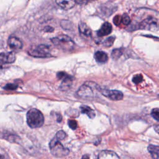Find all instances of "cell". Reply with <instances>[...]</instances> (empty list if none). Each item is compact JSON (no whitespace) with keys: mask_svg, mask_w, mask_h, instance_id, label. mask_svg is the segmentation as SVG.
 I'll use <instances>...</instances> for the list:
<instances>
[{"mask_svg":"<svg viewBox=\"0 0 159 159\" xmlns=\"http://www.w3.org/2000/svg\"><path fill=\"white\" fill-rule=\"evenodd\" d=\"M101 94L107 98H109L113 101L122 100L124 98L123 93L118 90H108V89H101Z\"/></svg>","mask_w":159,"mask_h":159,"instance_id":"ba28073f","label":"cell"},{"mask_svg":"<svg viewBox=\"0 0 159 159\" xmlns=\"http://www.w3.org/2000/svg\"><path fill=\"white\" fill-rule=\"evenodd\" d=\"M55 2L60 7H61L62 9L65 10H68L71 9L75 6V1L57 0Z\"/></svg>","mask_w":159,"mask_h":159,"instance_id":"9a60e30c","label":"cell"},{"mask_svg":"<svg viewBox=\"0 0 159 159\" xmlns=\"http://www.w3.org/2000/svg\"><path fill=\"white\" fill-rule=\"evenodd\" d=\"M154 128H155V130H156V132L158 133V125H156L155 126H154Z\"/></svg>","mask_w":159,"mask_h":159,"instance_id":"f1b7e54d","label":"cell"},{"mask_svg":"<svg viewBox=\"0 0 159 159\" xmlns=\"http://www.w3.org/2000/svg\"><path fill=\"white\" fill-rule=\"evenodd\" d=\"M148 151L151 154L153 159H158V152L159 148L158 145H149L148 146Z\"/></svg>","mask_w":159,"mask_h":159,"instance_id":"e0dca14e","label":"cell"},{"mask_svg":"<svg viewBox=\"0 0 159 159\" xmlns=\"http://www.w3.org/2000/svg\"><path fill=\"white\" fill-rule=\"evenodd\" d=\"M142 80H143V77L141 75H137L133 77L132 81L134 83H135V84H138V83H140L142 81Z\"/></svg>","mask_w":159,"mask_h":159,"instance_id":"d4e9b609","label":"cell"},{"mask_svg":"<svg viewBox=\"0 0 159 159\" xmlns=\"http://www.w3.org/2000/svg\"><path fill=\"white\" fill-rule=\"evenodd\" d=\"M44 122L43 114L38 109H30L27 113V123L31 128L40 127Z\"/></svg>","mask_w":159,"mask_h":159,"instance_id":"3957f363","label":"cell"},{"mask_svg":"<svg viewBox=\"0 0 159 159\" xmlns=\"http://www.w3.org/2000/svg\"><path fill=\"white\" fill-rule=\"evenodd\" d=\"M81 159H89V156L88 155H84L83 156Z\"/></svg>","mask_w":159,"mask_h":159,"instance_id":"83f0119b","label":"cell"},{"mask_svg":"<svg viewBox=\"0 0 159 159\" xmlns=\"http://www.w3.org/2000/svg\"><path fill=\"white\" fill-rule=\"evenodd\" d=\"M101 88L97 83L93 81H86L80 87L77 94L81 98H94L98 93L101 92Z\"/></svg>","mask_w":159,"mask_h":159,"instance_id":"7a4b0ae2","label":"cell"},{"mask_svg":"<svg viewBox=\"0 0 159 159\" xmlns=\"http://www.w3.org/2000/svg\"><path fill=\"white\" fill-rule=\"evenodd\" d=\"M49 148L51 153L57 157H63L70 153V150L67 148H65L56 137L52 139L50 142Z\"/></svg>","mask_w":159,"mask_h":159,"instance_id":"5b68a950","label":"cell"},{"mask_svg":"<svg viewBox=\"0 0 159 159\" xmlns=\"http://www.w3.org/2000/svg\"><path fill=\"white\" fill-rule=\"evenodd\" d=\"M136 20L132 22L134 29H144L155 31L158 28V13L148 9H138L135 14Z\"/></svg>","mask_w":159,"mask_h":159,"instance_id":"6da1fadb","label":"cell"},{"mask_svg":"<svg viewBox=\"0 0 159 159\" xmlns=\"http://www.w3.org/2000/svg\"><path fill=\"white\" fill-rule=\"evenodd\" d=\"M152 117L155 119L157 121H158L159 119V109L158 108L153 109L151 112Z\"/></svg>","mask_w":159,"mask_h":159,"instance_id":"44dd1931","label":"cell"},{"mask_svg":"<svg viewBox=\"0 0 159 159\" xmlns=\"http://www.w3.org/2000/svg\"><path fill=\"white\" fill-rule=\"evenodd\" d=\"M80 110L83 114H86L91 119H93L95 117V112L88 106L81 105L80 106Z\"/></svg>","mask_w":159,"mask_h":159,"instance_id":"2e32d148","label":"cell"},{"mask_svg":"<svg viewBox=\"0 0 159 159\" xmlns=\"http://www.w3.org/2000/svg\"><path fill=\"white\" fill-rule=\"evenodd\" d=\"M112 30V27L111 24L108 22H106L102 24L99 30H98L97 35L99 37L107 35L111 33Z\"/></svg>","mask_w":159,"mask_h":159,"instance_id":"7c38bea8","label":"cell"},{"mask_svg":"<svg viewBox=\"0 0 159 159\" xmlns=\"http://www.w3.org/2000/svg\"><path fill=\"white\" fill-rule=\"evenodd\" d=\"M120 22L125 25H129L130 23V19L129 16L127 14H124L122 15V16L120 18Z\"/></svg>","mask_w":159,"mask_h":159,"instance_id":"d6986e66","label":"cell"},{"mask_svg":"<svg viewBox=\"0 0 159 159\" xmlns=\"http://www.w3.org/2000/svg\"><path fill=\"white\" fill-rule=\"evenodd\" d=\"M122 55V51L120 49H114L111 53V57L114 60H117Z\"/></svg>","mask_w":159,"mask_h":159,"instance_id":"ac0fdd59","label":"cell"},{"mask_svg":"<svg viewBox=\"0 0 159 159\" xmlns=\"http://www.w3.org/2000/svg\"><path fill=\"white\" fill-rule=\"evenodd\" d=\"M45 31L46 32H53V29L50 26H47L45 28Z\"/></svg>","mask_w":159,"mask_h":159,"instance_id":"484cf974","label":"cell"},{"mask_svg":"<svg viewBox=\"0 0 159 159\" xmlns=\"http://www.w3.org/2000/svg\"><path fill=\"white\" fill-rule=\"evenodd\" d=\"M114 39H115L114 37H109L104 40V42H103V45L105 47H111L112 45L114 42Z\"/></svg>","mask_w":159,"mask_h":159,"instance_id":"ffe728a7","label":"cell"},{"mask_svg":"<svg viewBox=\"0 0 159 159\" xmlns=\"http://www.w3.org/2000/svg\"><path fill=\"white\" fill-rule=\"evenodd\" d=\"M16 58V54L14 52H9L6 53H0V64L12 63L15 61Z\"/></svg>","mask_w":159,"mask_h":159,"instance_id":"9c48e42d","label":"cell"},{"mask_svg":"<svg viewBox=\"0 0 159 159\" xmlns=\"http://www.w3.org/2000/svg\"><path fill=\"white\" fill-rule=\"evenodd\" d=\"M68 126L73 130L76 129L77 127V122L75 120H73V119L68 120Z\"/></svg>","mask_w":159,"mask_h":159,"instance_id":"cb8c5ba5","label":"cell"},{"mask_svg":"<svg viewBox=\"0 0 159 159\" xmlns=\"http://www.w3.org/2000/svg\"><path fill=\"white\" fill-rule=\"evenodd\" d=\"M57 122H60L61 121V119H62V117H61V116L60 114H58L57 115Z\"/></svg>","mask_w":159,"mask_h":159,"instance_id":"4316f807","label":"cell"},{"mask_svg":"<svg viewBox=\"0 0 159 159\" xmlns=\"http://www.w3.org/2000/svg\"><path fill=\"white\" fill-rule=\"evenodd\" d=\"M98 159H119V157L113 151L102 150L99 153Z\"/></svg>","mask_w":159,"mask_h":159,"instance_id":"4fadbf2b","label":"cell"},{"mask_svg":"<svg viewBox=\"0 0 159 159\" xmlns=\"http://www.w3.org/2000/svg\"><path fill=\"white\" fill-rule=\"evenodd\" d=\"M96 61L99 63H104L108 60L107 53L102 51H97L94 55Z\"/></svg>","mask_w":159,"mask_h":159,"instance_id":"5bb4252c","label":"cell"},{"mask_svg":"<svg viewBox=\"0 0 159 159\" xmlns=\"http://www.w3.org/2000/svg\"><path fill=\"white\" fill-rule=\"evenodd\" d=\"M2 158H0V159H2Z\"/></svg>","mask_w":159,"mask_h":159,"instance_id":"f546056e","label":"cell"},{"mask_svg":"<svg viewBox=\"0 0 159 159\" xmlns=\"http://www.w3.org/2000/svg\"><path fill=\"white\" fill-rule=\"evenodd\" d=\"M66 134L63 130H59L56 134V139L58 140H63L65 138Z\"/></svg>","mask_w":159,"mask_h":159,"instance_id":"603a6c76","label":"cell"},{"mask_svg":"<svg viewBox=\"0 0 159 159\" xmlns=\"http://www.w3.org/2000/svg\"><path fill=\"white\" fill-rule=\"evenodd\" d=\"M7 43L9 47L14 51L20 50L23 46L22 42L21 40L15 36H11L7 40Z\"/></svg>","mask_w":159,"mask_h":159,"instance_id":"30bf717a","label":"cell"},{"mask_svg":"<svg viewBox=\"0 0 159 159\" xmlns=\"http://www.w3.org/2000/svg\"><path fill=\"white\" fill-rule=\"evenodd\" d=\"M80 34L84 39H90L92 37V32L90 28L84 22H80L78 25Z\"/></svg>","mask_w":159,"mask_h":159,"instance_id":"8fae6325","label":"cell"},{"mask_svg":"<svg viewBox=\"0 0 159 159\" xmlns=\"http://www.w3.org/2000/svg\"><path fill=\"white\" fill-rule=\"evenodd\" d=\"M18 88V86L16 84H12V83H8L6 84L3 88L6 90H16Z\"/></svg>","mask_w":159,"mask_h":159,"instance_id":"7402d4cb","label":"cell"},{"mask_svg":"<svg viewBox=\"0 0 159 159\" xmlns=\"http://www.w3.org/2000/svg\"><path fill=\"white\" fill-rule=\"evenodd\" d=\"M57 76L59 80H61L62 82L60 88L61 90L65 91L69 89L71 85L73 78L71 76L66 74L63 71L58 72L57 74Z\"/></svg>","mask_w":159,"mask_h":159,"instance_id":"52a82bcc","label":"cell"},{"mask_svg":"<svg viewBox=\"0 0 159 159\" xmlns=\"http://www.w3.org/2000/svg\"><path fill=\"white\" fill-rule=\"evenodd\" d=\"M51 42L57 47L65 50H71L75 46L74 42L72 39L69 36L64 34L52 38Z\"/></svg>","mask_w":159,"mask_h":159,"instance_id":"277c9868","label":"cell"},{"mask_svg":"<svg viewBox=\"0 0 159 159\" xmlns=\"http://www.w3.org/2000/svg\"><path fill=\"white\" fill-rule=\"evenodd\" d=\"M28 53L35 58H47L51 56L50 47L45 44L32 46L28 50Z\"/></svg>","mask_w":159,"mask_h":159,"instance_id":"8992f818","label":"cell"}]
</instances>
